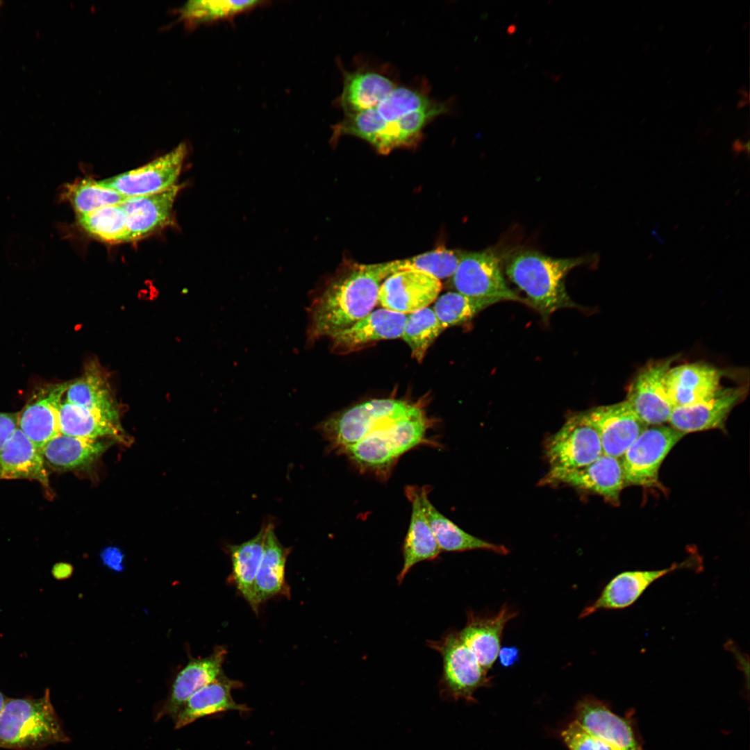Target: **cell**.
I'll list each match as a JSON object with an SVG mask.
<instances>
[{
	"mask_svg": "<svg viewBox=\"0 0 750 750\" xmlns=\"http://www.w3.org/2000/svg\"><path fill=\"white\" fill-rule=\"evenodd\" d=\"M392 274L390 262L342 266L312 297L308 308L307 344L331 338L372 312L383 281Z\"/></svg>",
	"mask_w": 750,
	"mask_h": 750,
	"instance_id": "obj_1",
	"label": "cell"
},
{
	"mask_svg": "<svg viewBox=\"0 0 750 750\" xmlns=\"http://www.w3.org/2000/svg\"><path fill=\"white\" fill-rule=\"evenodd\" d=\"M597 261V256L553 258L533 249H517L504 259L506 274L526 295V304L548 322L556 310L575 307L565 279L574 268Z\"/></svg>",
	"mask_w": 750,
	"mask_h": 750,
	"instance_id": "obj_2",
	"label": "cell"
},
{
	"mask_svg": "<svg viewBox=\"0 0 750 750\" xmlns=\"http://www.w3.org/2000/svg\"><path fill=\"white\" fill-rule=\"evenodd\" d=\"M69 740L49 689L40 698L7 699L0 717V748L42 750Z\"/></svg>",
	"mask_w": 750,
	"mask_h": 750,
	"instance_id": "obj_3",
	"label": "cell"
},
{
	"mask_svg": "<svg viewBox=\"0 0 750 750\" xmlns=\"http://www.w3.org/2000/svg\"><path fill=\"white\" fill-rule=\"evenodd\" d=\"M430 422L423 410L383 424L340 453L362 472L387 478L401 455L431 442L426 437Z\"/></svg>",
	"mask_w": 750,
	"mask_h": 750,
	"instance_id": "obj_4",
	"label": "cell"
},
{
	"mask_svg": "<svg viewBox=\"0 0 750 750\" xmlns=\"http://www.w3.org/2000/svg\"><path fill=\"white\" fill-rule=\"evenodd\" d=\"M421 410L402 400L372 399L333 414L320 422L317 430L328 442V450L340 453L377 427Z\"/></svg>",
	"mask_w": 750,
	"mask_h": 750,
	"instance_id": "obj_5",
	"label": "cell"
},
{
	"mask_svg": "<svg viewBox=\"0 0 750 750\" xmlns=\"http://www.w3.org/2000/svg\"><path fill=\"white\" fill-rule=\"evenodd\" d=\"M427 645L442 658L439 681L440 697L455 701H474L477 689L489 683L486 672L462 640L459 631L449 629L439 640H427Z\"/></svg>",
	"mask_w": 750,
	"mask_h": 750,
	"instance_id": "obj_6",
	"label": "cell"
},
{
	"mask_svg": "<svg viewBox=\"0 0 750 750\" xmlns=\"http://www.w3.org/2000/svg\"><path fill=\"white\" fill-rule=\"evenodd\" d=\"M501 256L492 249L462 251L451 278V287L463 295L486 301L492 305L502 301L526 303L508 285L502 271Z\"/></svg>",
	"mask_w": 750,
	"mask_h": 750,
	"instance_id": "obj_7",
	"label": "cell"
},
{
	"mask_svg": "<svg viewBox=\"0 0 750 750\" xmlns=\"http://www.w3.org/2000/svg\"><path fill=\"white\" fill-rule=\"evenodd\" d=\"M684 435L664 424L648 426L620 458L625 485H656L662 461Z\"/></svg>",
	"mask_w": 750,
	"mask_h": 750,
	"instance_id": "obj_8",
	"label": "cell"
},
{
	"mask_svg": "<svg viewBox=\"0 0 750 750\" xmlns=\"http://www.w3.org/2000/svg\"><path fill=\"white\" fill-rule=\"evenodd\" d=\"M603 453L596 430L587 422L583 412L567 418L546 444L550 470H569L589 465Z\"/></svg>",
	"mask_w": 750,
	"mask_h": 750,
	"instance_id": "obj_9",
	"label": "cell"
},
{
	"mask_svg": "<svg viewBox=\"0 0 750 750\" xmlns=\"http://www.w3.org/2000/svg\"><path fill=\"white\" fill-rule=\"evenodd\" d=\"M676 357L652 360L640 369L631 382L625 399L647 426L668 422L674 408L665 387V377Z\"/></svg>",
	"mask_w": 750,
	"mask_h": 750,
	"instance_id": "obj_10",
	"label": "cell"
},
{
	"mask_svg": "<svg viewBox=\"0 0 750 750\" xmlns=\"http://www.w3.org/2000/svg\"><path fill=\"white\" fill-rule=\"evenodd\" d=\"M184 143L144 166L98 181L126 197L153 194L176 185L187 155Z\"/></svg>",
	"mask_w": 750,
	"mask_h": 750,
	"instance_id": "obj_11",
	"label": "cell"
},
{
	"mask_svg": "<svg viewBox=\"0 0 750 750\" xmlns=\"http://www.w3.org/2000/svg\"><path fill=\"white\" fill-rule=\"evenodd\" d=\"M442 290L439 279L422 271L406 269L388 276L381 283L378 302L383 308L410 314L428 307Z\"/></svg>",
	"mask_w": 750,
	"mask_h": 750,
	"instance_id": "obj_12",
	"label": "cell"
},
{
	"mask_svg": "<svg viewBox=\"0 0 750 750\" xmlns=\"http://www.w3.org/2000/svg\"><path fill=\"white\" fill-rule=\"evenodd\" d=\"M587 422L597 432L603 453L621 458L626 450L648 426L624 400L594 407L583 412Z\"/></svg>",
	"mask_w": 750,
	"mask_h": 750,
	"instance_id": "obj_13",
	"label": "cell"
},
{
	"mask_svg": "<svg viewBox=\"0 0 750 750\" xmlns=\"http://www.w3.org/2000/svg\"><path fill=\"white\" fill-rule=\"evenodd\" d=\"M542 483L565 484L593 492L610 503H617L625 485L620 458L602 454L585 466L569 470H549Z\"/></svg>",
	"mask_w": 750,
	"mask_h": 750,
	"instance_id": "obj_14",
	"label": "cell"
},
{
	"mask_svg": "<svg viewBox=\"0 0 750 750\" xmlns=\"http://www.w3.org/2000/svg\"><path fill=\"white\" fill-rule=\"evenodd\" d=\"M701 567L695 559L689 558L682 562H674L665 569L620 572L606 584L599 597L582 610L579 618L589 616L599 610L628 607L638 599L650 585L660 578L681 569H692L699 572Z\"/></svg>",
	"mask_w": 750,
	"mask_h": 750,
	"instance_id": "obj_15",
	"label": "cell"
},
{
	"mask_svg": "<svg viewBox=\"0 0 750 750\" xmlns=\"http://www.w3.org/2000/svg\"><path fill=\"white\" fill-rule=\"evenodd\" d=\"M747 391L744 386L721 387L706 400L675 407L668 422L684 434L723 428L730 412L744 399Z\"/></svg>",
	"mask_w": 750,
	"mask_h": 750,
	"instance_id": "obj_16",
	"label": "cell"
},
{
	"mask_svg": "<svg viewBox=\"0 0 750 750\" xmlns=\"http://www.w3.org/2000/svg\"><path fill=\"white\" fill-rule=\"evenodd\" d=\"M67 383L40 388L18 415V428L40 451L60 433L59 407Z\"/></svg>",
	"mask_w": 750,
	"mask_h": 750,
	"instance_id": "obj_17",
	"label": "cell"
},
{
	"mask_svg": "<svg viewBox=\"0 0 750 750\" xmlns=\"http://www.w3.org/2000/svg\"><path fill=\"white\" fill-rule=\"evenodd\" d=\"M407 315L385 308L376 309L347 328L330 338L331 349L348 353L383 340L402 336Z\"/></svg>",
	"mask_w": 750,
	"mask_h": 750,
	"instance_id": "obj_18",
	"label": "cell"
},
{
	"mask_svg": "<svg viewBox=\"0 0 750 750\" xmlns=\"http://www.w3.org/2000/svg\"><path fill=\"white\" fill-rule=\"evenodd\" d=\"M576 721L615 750H642L631 722L596 698L587 697L578 702Z\"/></svg>",
	"mask_w": 750,
	"mask_h": 750,
	"instance_id": "obj_19",
	"label": "cell"
},
{
	"mask_svg": "<svg viewBox=\"0 0 750 750\" xmlns=\"http://www.w3.org/2000/svg\"><path fill=\"white\" fill-rule=\"evenodd\" d=\"M180 189L176 184L158 193L128 197L121 202L126 215V242L142 239L167 226Z\"/></svg>",
	"mask_w": 750,
	"mask_h": 750,
	"instance_id": "obj_20",
	"label": "cell"
},
{
	"mask_svg": "<svg viewBox=\"0 0 750 750\" xmlns=\"http://www.w3.org/2000/svg\"><path fill=\"white\" fill-rule=\"evenodd\" d=\"M723 372L705 362L670 367L665 377L667 394L674 406L694 404L712 397L722 386Z\"/></svg>",
	"mask_w": 750,
	"mask_h": 750,
	"instance_id": "obj_21",
	"label": "cell"
},
{
	"mask_svg": "<svg viewBox=\"0 0 750 750\" xmlns=\"http://www.w3.org/2000/svg\"><path fill=\"white\" fill-rule=\"evenodd\" d=\"M517 615V612L506 605L493 616L467 612V622L463 629L459 631L460 635L486 672L498 657L504 627Z\"/></svg>",
	"mask_w": 750,
	"mask_h": 750,
	"instance_id": "obj_22",
	"label": "cell"
},
{
	"mask_svg": "<svg viewBox=\"0 0 750 750\" xmlns=\"http://www.w3.org/2000/svg\"><path fill=\"white\" fill-rule=\"evenodd\" d=\"M226 654L227 651L224 647H217L208 657L189 662L176 676L159 717L167 715L175 719L194 693L222 674V664Z\"/></svg>",
	"mask_w": 750,
	"mask_h": 750,
	"instance_id": "obj_23",
	"label": "cell"
},
{
	"mask_svg": "<svg viewBox=\"0 0 750 750\" xmlns=\"http://www.w3.org/2000/svg\"><path fill=\"white\" fill-rule=\"evenodd\" d=\"M12 479L36 481L49 490L41 452L19 428L0 451V480Z\"/></svg>",
	"mask_w": 750,
	"mask_h": 750,
	"instance_id": "obj_24",
	"label": "cell"
},
{
	"mask_svg": "<svg viewBox=\"0 0 750 750\" xmlns=\"http://www.w3.org/2000/svg\"><path fill=\"white\" fill-rule=\"evenodd\" d=\"M67 401L84 407L120 426L117 401L100 366L90 362L80 378L67 384Z\"/></svg>",
	"mask_w": 750,
	"mask_h": 750,
	"instance_id": "obj_25",
	"label": "cell"
},
{
	"mask_svg": "<svg viewBox=\"0 0 750 750\" xmlns=\"http://www.w3.org/2000/svg\"><path fill=\"white\" fill-rule=\"evenodd\" d=\"M242 685L221 674L187 701L175 717V728L179 729L199 718L228 710L249 711L247 706L236 703L231 696V690Z\"/></svg>",
	"mask_w": 750,
	"mask_h": 750,
	"instance_id": "obj_26",
	"label": "cell"
},
{
	"mask_svg": "<svg viewBox=\"0 0 750 750\" xmlns=\"http://www.w3.org/2000/svg\"><path fill=\"white\" fill-rule=\"evenodd\" d=\"M405 493L411 503V517L403 545V563L397 576L401 584L416 564L436 559L441 552L435 538L423 512L419 497V487L409 485Z\"/></svg>",
	"mask_w": 750,
	"mask_h": 750,
	"instance_id": "obj_27",
	"label": "cell"
},
{
	"mask_svg": "<svg viewBox=\"0 0 750 750\" xmlns=\"http://www.w3.org/2000/svg\"><path fill=\"white\" fill-rule=\"evenodd\" d=\"M428 486L419 487V497L423 512L435 538L440 551L458 552L486 549L506 555L509 550L503 545L481 540L463 531L443 515L428 499Z\"/></svg>",
	"mask_w": 750,
	"mask_h": 750,
	"instance_id": "obj_28",
	"label": "cell"
},
{
	"mask_svg": "<svg viewBox=\"0 0 750 750\" xmlns=\"http://www.w3.org/2000/svg\"><path fill=\"white\" fill-rule=\"evenodd\" d=\"M396 87L392 79L377 72H344L339 103L345 115L362 112L376 107Z\"/></svg>",
	"mask_w": 750,
	"mask_h": 750,
	"instance_id": "obj_29",
	"label": "cell"
},
{
	"mask_svg": "<svg viewBox=\"0 0 750 750\" xmlns=\"http://www.w3.org/2000/svg\"><path fill=\"white\" fill-rule=\"evenodd\" d=\"M110 443L60 434L40 450L44 463L57 470L83 469L96 461Z\"/></svg>",
	"mask_w": 750,
	"mask_h": 750,
	"instance_id": "obj_30",
	"label": "cell"
},
{
	"mask_svg": "<svg viewBox=\"0 0 750 750\" xmlns=\"http://www.w3.org/2000/svg\"><path fill=\"white\" fill-rule=\"evenodd\" d=\"M290 551V549L283 547L277 539L272 522L265 537L263 553L255 581L256 600L258 607L262 602L288 592L285 569Z\"/></svg>",
	"mask_w": 750,
	"mask_h": 750,
	"instance_id": "obj_31",
	"label": "cell"
},
{
	"mask_svg": "<svg viewBox=\"0 0 750 750\" xmlns=\"http://www.w3.org/2000/svg\"><path fill=\"white\" fill-rule=\"evenodd\" d=\"M272 522L262 524L259 532L251 539L240 544L228 546L233 579L244 598L253 610L258 612L255 581L261 562L265 537Z\"/></svg>",
	"mask_w": 750,
	"mask_h": 750,
	"instance_id": "obj_32",
	"label": "cell"
},
{
	"mask_svg": "<svg viewBox=\"0 0 750 750\" xmlns=\"http://www.w3.org/2000/svg\"><path fill=\"white\" fill-rule=\"evenodd\" d=\"M58 416L61 434L90 439L111 437L124 440L121 426L81 406L67 401L61 402Z\"/></svg>",
	"mask_w": 750,
	"mask_h": 750,
	"instance_id": "obj_33",
	"label": "cell"
},
{
	"mask_svg": "<svg viewBox=\"0 0 750 750\" xmlns=\"http://www.w3.org/2000/svg\"><path fill=\"white\" fill-rule=\"evenodd\" d=\"M59 197L60 201L72 206L76 216L89 214L107 206L119 204L128 198L90 178H78L63 185Z\"/></svg>",
	"mask_w": 750,
	"mask_h": 750,
	"instance_id": "obj_34",
	"label": "cell"
},
{
	"mask_svg": "<svg viewBox=\"0 0 750 750\" xmlns=\"http://www.w3.org/2000/svg\"><path fill=\"white\" fill-rule=\"evenodd\" d=\"M266 3L263 1H190L178 13L184 24L194 28L203 24L233 19Z\"/></svg>",
	"mask_w": 750,
	"mask_h": 750,
	"instance_id": "obj_35",
	"label": "cell"
},
{
	"mask_svg": "<svg viewBox=\"0 0 750 750\" xmlns=\"http://www.w3.org/2000/svg\"><path fill=\"white\" fill-rule=\"evenodd\" d=\"M76 218L78 226L97 239L108 243L126 242V215L119 203L103 207Z\"/></svg>",
	"mask_w": 750,
	"mask_h": 750,
	"instance_id": "obj_36",
	"label": "cell"
},
{
	"mask_svg": "<svg viewBox=\"0 0 750 750\" xmlns=\"http://www.w3.org/2000/svg\"><path fill=\"white\" fill-rule=\"evenodd\" d=\"M443 331L434 310L426 307L407 315L401 338L411 349L412 356L422 362L430 346Z\"/></svg>",
	"mask_w": 750,
	"mask_h": 750,
	"instance_id": "obj_37",
	"label": "cell"
},
{
	"mask_svg": "<svg viewBox=\"0 0 750 750\" xmlns=\"http://www.w3.org/2000/svg\"><path fill=\"white\" fill-rule=\"evenodd\" d=\"M461 253L438 247L409 258L392 261L391 265L393 273L415 269L429 274L440 281L453 276L458 265Z\"/></svg>",
	"mask_w": 750,
	"mask_h": 750,
	"instance_id": "obj_38",
	"label": "cell"
},
{
	"mask_svg": "<svg viewBox=\"0 0 750 750\" xmlns=\"http://www.w3.org/2000/svg\"><path fill=\"white\" fill-rule=\"evenodd\" d=\"M491 305L484 300L472 298L457 292H449L437 298L433 310L442 327L445 329L471 321Z\"/></svg>",
	"mask_w": 750,
	"mask_h": 750,
	"instance_id": "obj_39",
	"label": "cell"
},
{
	"mask_svg": "<svg viewBox=\"0 0 750 750\" xmlns=\"http://www.w3.org/2000/svg\"><path fill=\"white\" fill-rule=\"evenodd\" d=\"M438 101L429 98L421 90L396 87L376 107L378 115L385 122H393L409 113L428 108Z\"/></svg>",
	"mask_w": 750,
	"mask_h": 750,
	"instance_id": "obj_40",
	"label": "cell"
},
{
	"mask_svg": "<svg viewBox=\"0 0 750 750\" xmlns=\"http://www.w3.org/2000/svg\"><path fill=\"white\" fill-rule=\"evenodd\" d=\"M561 735L569 750H615L608 743L585 730L576 720L562 731Z\"/></svg>",
	"mask_w": 750,
	"mask_h": 750,
	"instance_id": "obj_41",
	"label": "cell"
},
{
	"mask_svg": "<svg viewBox=\"0 0 750 750\" xmlns=\"http://www.w3.org/2000/svg\"><path fill=\"white\" fill-rule=\"evenodd\" d=\"M19 413L0 412V451L18 428Z\"/></svg>",
	"mask_w": 750,
	"mask_h": 750,
	"instance_id": "obj_42",
	"label": "cell"
},
{
	"mask_svg": "<svg viewBox=\"0 0 750 750\" xmlns=\"http://www.w3.org/2000/svg\"><path fill=\"white\" fill-rule=\"evenodd\" d=\"M101 558L107 567L117 572L122 570L124 555L119 549L108 547L102 551Z\"/></svg>",
	"mask_w": 750,
	"mask_h": 750,
	"instance_id": "obj_43",
	"label": "cell"
},
{
	"mask_svg": "<svg viewBox=\"0 0 750 750\" xmlns=\"http://www.w3.org/2000/svg\"><path fill=\"white\" fill-rule=\"evenodd\" d=\"M498 656L502 666H512L519 659V651L515 646L504 647L499 649Z\"/></svg>",
	"mask_w": 750,
	"mask_h": 750,
	"instance_id": "obj_44",
	"label": "cell"
},
{
	"mask_svg": "<svg viewBox=\"0 0 750 750\" xmlns=\"http://www.w3.org/2000/svg\"><path fill=\"white\" fill-rule=\"evenodd\" d=\"M73 573V567L67 562L56 563L52 569V574L58 580L69 578Z\"/></svg>",
	"mask_w": 750,
	"mask_h": 750,
	"instance_id": "obj_45",
	"label": "cell"
},
{
	"mask_svg": "<svg viewBox=\"0 0 750 750\" xmlns=\"http://www.w3.org/2000/svg\"><path fill=\"white\" fill-rule=\"evenodd\" d=\"M6 700H7V698L0 691V717H1V712L3 711V709L4 708Z\"/></svg>",
	"mask_w": 750,
	"mask_h": 750,
	"instance_id": "obj_46",
	"label": "cell"
},
{
	"mask_svg": "<svg viewBox=\"0 0 750 750\" xmlns=\"http://www.w3.org/2000/svg\"><path fill=\"white\" fill-rule=\"evenodd\" d=\"M515 30H516L515 26L511 25L508 28L507 31H508V33L511 34V33H513L515 31Z\"/></svg>",
	"mask_w": 750,
	"mask_h": 750,
	"instance_id": "obj_47",
	"label": "cell"
},
{
	"mask_svg": "<svg viewBox=\"0 0 750 750\" xmlns=\"http://www.w3.org/2000/svg\"><path fill=\"white\" fill-rule=\"evenodd\" d=\"M2 1H0V7L1 6Z\"/></svg>",
	"mask_w": 750,
	"mask_h": 750,
	"instance_id": "obj_48",
	"label": "cell"
}]
</instances>
